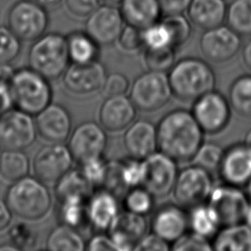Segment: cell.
Instances as JSON below:
<instances>
[{"label": "cell", "instance_id": "6da1fadb", "mask_svg": "<svg viewBox=\"0 0 251 251\" xmlns=\"http://www.w3.org/2000/svg\"><path fill=\"white\" fill-rule=\"evenodd\" d=\"M203 130L191 111L175 109L157 126L158 148L178 162H190L203 143Z\"/></svg>", "mask_w": 251, "mask_h": 251}, {"label": "cell", "instance_id": "7a4b0ae2", "mask_svg": "<svg viewBox=\"0 0 251 251\" xmlns=\"http://www.w3.org/2000/svg\"><path fill=\"white\" fill-rule=\"evenodd\" d=\"M173 95L185 102H193L213 90L216 75L208 63L198 58H184L172 67L168 74Z\"/></svg>", "mask_w": 251, "mask_h": 251}, {"label": "cell", "instance_id": "3957f363", "mask_svg": "<svg viewBox=\"0 0 251 251\" xmlns=\"http://www.w3.org/2000/svg\"><path fill=\"white\" fill-rule=\"evenodd\" d=\"M12 214L23 220H39L51 208V195L36 176H25L10 185L5 199Z\"/></svg>", "mask_w": 251, "mask_h": 251}, {"label": "cell", "instance_id": "277c9868", "mask_svg": "<svg viewBox=\"0 0 251 251\" xmlns=\"http://www.w3.org/2000/svg\"><path fill=\"white\" fill-rule=\"evenodd\" d=\"M45 76L31 68L14 72L10 82L13 105L29 115H37L51 103L52 89Z\"/></svg>", "mask_w": 251, "mask_h": 251}, {"label": "cell", "instance_id": "5b68a950", "mask_svg": "<svg viewBox=\"0 0 251 251\" xmlns=\"http://www.w3.org/2000/svg\"><path fill=\"white\" fill-rule=\"evenodd\" d=\"M67 36L50 32L35 39L28 51L29 68L47 79L61 76L69 66Z\"/></svg>", "mask_w": 251, "mask_h": 251}, {"label": "cell", "instance_id": "8992f818", "mask_svg": "<svg viewBox=\"0 0 251 251\" xmlns=\"http://www.w3.org/2000/svg\"><path fill=\"white\" fill-rule=\"evenodd\" d=\"M173 95L168 75L147 71L138 75L130 86L129 98L136 109L155 112L163 108Z\"/></svg>", "mask_w": 251, "mask_h": 251}, {"label": "cell", "instance_id": "52a82bcc", "mask_svg": "<svg viewBox=\"0 0 251 251\" xmlns=\"http://www.w3.org/2000/svg\"><path fill=\"white\" fill-rule=\"evenodd\" d=\"M213 189L211 173L192 164L178 172L173 195L181 207L192 208L204 203Z\"/></svg>", "mask_w": 251, "mask_h": 251}, {"label": "cell", "instance_id": "ba28073f", "mask_svg": "<svg viewBox=\"0 0 251 251\" xmlns=\"http://www.w3.org/2000/svg\"><path fill=\"white\" fill-rule=\"evenodd\" d=\"M48 24L45 8L31 0L16 2L8 13V26L21 40L34 41L44 34Z\"/></svg>", "mask_w": 251, "mask_h": 251}, {"label": "cell", "instance_id": "9c48e42d", "mask_svg": "<svg viewBox=\"0 0 251 251\" xmlns=\"http://www.w3.org/2000/svg\"><path fill=\"white\" fill-rule=\"evenodd\" d=\"M36 133L31 115L19 109L0 113V148L3 150L25 149L34 142Z\"/></svg>", "mask_w": 251, "mask_h": 251}, {"label": "cell", "instance_id": "30bf717a", "mask_svg": "<svg viewBox=\"0 0 251 251\" xmlns=\"http://www.w3.org/2000/svg\"><path fill=\"white\" fill-rule=\"evenodd\" d=\"M191 113L207 134H217L224 130L231 117L229 101L215 89L193 101Z\"/></svg>", "mask_w": 251, "mask_h": 251}, {"label": "cell", "instance_id": "8fae6325", "mask_svg": "<svg viewBox=\"0 0 251 251\" xmlns=\"http://www.w3.org/2000/svg\"><path fill=\"white\" fill-rule=\"evenodd\" d=\"M249 196L238 186L225 183L213 187L207 203L216 212L221 226L244 222Z\"/></svg>", "mask_w": 251, "mask_h": 251}, {"label": "cell", "instance_id": "7c38bea8", "mask_svg": "<svg viewBox=\"0 0 251 251\" xmlns=\"http://www.w3.org/2000/svg\"><path fill=\"white\" fill-rule=\"evenodd\" d=\"M142 186L154 197H165L173 191L178 171L176 161L163 152L155 151L145 159Z\"/></svg>", "mask_w": 251, "mask_h": 251}, {"label": "cell", "instance_id": "4fadbf2b", "mask_svg": "<svg viewBox=\"0 0 251 251\" xmlns=\"http://www.w3.org/2000/svg\"><path fill=\"white\" fill-rule=\"evenodd\" d=\"M74 157L63 142L41 147L33 158V172L44 183H56L72 169Z\"/></svg>", "mask_w": 251, "mask_h": 251}, {"label": "cell", "instance_id": "5bb4252c", "mask_svg": "<svg viewBox=\"0 0 251 251\" xmlns=\"http://www.w3.org/2000/svg\"><path fill=\"white\" fill-rule=\"evenodd\" d=\"M107 134L105 128L95 122L79 124L71 132L68 147L78 163L85 160L102 157L107 147Z\"/></svg>", "mask_w": 251, "mask_h": 251}, {"label": "cell", "instance_id": "9a60e30c", "mask_svg": "<svg viewBox=\"0 0 251 251\" xmlns=\"http://www.w3.org/2000/svg\"><path fill=\"white\" fill-rule=\"evenodd\" d=\"M240 46V34L224 25L205 29L199 41L202 54L214 63L229 61L237 54Z\"/></svg>", "mask_w": 251, "mask_h": 251}, {"label": "cell", "instance_id": "2e32d148", "mask_svg": "<svg viewBox=\"0 0 251 251\" xmlns=\"http://www.w3.org/2000/svg\"><path fill=\"white\" fill-rule=\"evenodd\" d=\"M124 18L120 11L111 4L98 6L87 18L85 32L99 45L107 46L116 43L124 28Z\"/></svg>", "mask_w": 251, "mask_h": 251}, {"label": "cell", "instance_id": "e0dca14e", "mask_svg": "<svg viewBox=\"0 0 251 251\" xmlns=\"http://www.w3.org/2000/svg\"><path fill=\"white\" fill-rule=\"evenodd\" d=\"M105 78V68L97 60L72 63L63 74L64 86L75 95H91L101 91Z\"/></svg>", "mask_w": 251, "mask_h": 251}, {"label": "cell", "instance_id": "ac0fdd59", "mask_svg": "<svg viewBox=\"0 0 251 251\" xmlns=\"http://www.w3.org/2000/svg\"><path fill=\"white\" fill-rule=\"evenodd\" d=\"M219 173L225 183L244 186L251 178V147L236 143L224 151Z\"/></svg>", "mask_w": 251, "mask_h": 251}, {"label": "cell", "instance_id": "d6986e66", "mask_svg": "<svg viewBox=\"0 0 251 251\" xmlns=\"http://www.w3.org/2000/svg\"><path fill=\"white\" fill-rule=\"evenodd\" d=\"M37 133L50 143L64 142L72 132V118L60 104L50 103L35 118Z\"/></svg>", "mask_w": 251, "mask_h": 251}, {"label": "cell", "instance_id": "ffe728a7", "mask_svg": "<svg viewBox=\"0 0 251 251\" xmlns=\"http://www.w3.org/2000/svg\"><path fill=\"white\" fill-rule=\"evenodd\" d=\"M108 230L119 251H131L146 234L147 221L144 215L125 211L117 215Z\"/></svg>", "mask_w": 251, "mask_h": 251}, {"label": "cell", "instance_id": "44dd1931", "mask_svg": "<svg viewBox=\"0 0 251 251\" xmlns=\"http://www.w3.org/2000/svg\"><path fill=\"white\" fill-rule=\"evenodd\" d=\"M123 141L129 157L143 160L158 148L157 126L147 120L133 121L126 127Z\"/></svg>", "mask_w": 251, "mask_h": 251}, {"label": "cell", "instance_id": "7402d4cb", "mask_svg": "<svg viewBox=\"0 0 251 251\" xmlns=\"http://www.w3.org/2000/svg\"><path fill=\"white\" fill-rule=\"evenodd\" d=\"M135 116L136 107L126 94L106 97L98 114L100 125L112 132L126 128L134 121Z\"/></svg>", "mask_w": 251, "mask_h": 251}, {"label": "cell", "instance_id": "603a6c76", "mask_svg": "<svg viewBox=\"0 0 251 251\" xmlns=\"http://www.w3.org/2000/svg\"><path fill=\"white\" fill-rule=\"evenodd\" d=\"M188 218L181 206L168 204L159 208L153 215V232L168 242H174L185 233Z\"/></svg>", "mask_w": 251, "mask_h": 251}, {"label": "cell", "instance_id": "cb8c5ba5", "mask_svg": "<svg viewBox=\"0 0 251 251\" xmlns=\"http://www.w3.org/2000/svg\"><path fill=\"white\" fill-rule=\"evenodd\" d=\"M119 213L117 198L113 192L108 189L98 190L87 199V221L98 230L108 229Z\"/></svg>", "mask_w": 251, "mask_h": 251}, {"label": "cell", "instance_id": "d4e9b609", "mask_svg": "<svg viewBox=\"0 0 251 251\" xmlns=\"http://www.w3.org/2000/svg\"><path fill=\"white\" fill-rule=\"evenodd\" d=\"M120 11L126 25L143 29L162 18L159 0H121Z\"/></svg>", "mask_w": 251, "mask_h": 251}, {"label": "cell", "instance_id": "484cf974", "mask_svg": "<svg viewBox=\"0 0 251 251\" xmlns=\"http://www.w3.org/2000/svg\"><path fill=\"white\" fill-rule=\"evenodd\" d=\"M227 6L225 0H190L186 9L190 23L208 29L223 25Z\"/></svg>", "mask_w": 251, "mask_h": 251}, {"label": "cell", "instance_id": "4316f807", "mask_svg": "<svg viewBox=\"0 0 251 251\" xmlns=\"http://www.w3.org/2000/svg\"><path fill=\"white\" fill-rule=\"evenodd\" d=\"M212 246L218 251H251V227L245 223L225 226Z\"/></svg>", "mask_w": 251, "mask_h": 251}, {"label": "cell", "instance_id": "83f0119b", "mask_svg": "<svg viewBox=\"0 0 251 251\" xmlns=\"http://www.w3.org/2000/svg\"><path fill=\"white\" fill-rule=\"evenodd\" d=\"M46 249L51 251H83L86 249L81 234L74 226L60 224L48 234Z\"/></svg>", "mask_w": 251, "mask_h": 251}, {"label": "cell", "instance_id": "f1b7e54d", "mask_svg": "<svg viewBox=\"0 0 251 251\" xmlns=\"http://www.w3.org/2000/svg\"><path fill=\"white\" fill-rule=\"evenodd\" d=\"M29 171V161L22 150H3L0 154V177L14 182L25 176Z\"/></svg>", "mask_w": 251, "mask_h": 251}, {"label": "cell", "instance_id": "f546056e", "mask_svg": "<svg viewBox=\"0 0 251 251\" xmlns=\"http://www.w3.org/2000/svg\"><path fill=\"white\" fill-rule=\"evenodd\" d=\"M92 187L79 169H71L56 182L55 193L58 199L69 196H80L88 199L92 194Z\"/></svg>", "mask_w": 251, "mask_h": 251}, {"label": "cell", "instance_id": "4dcf8cb0", "mask_svg": "<svg viewBox=\"0 0 251 251\" xmlns=\"http://www.w3.org/2000/svg\"><path fill=\"white\" fill-rule=\"evenodd\" d=\"M70 61L73 63H88L96 60L98 44L85 32L75 31L67 36Z\"/></svg>", "mask_w": 251, "mask_h": 251}, {"label": "cell", "instance_id": "1f68e13d", "mask_svg": "<svg viewBox=\"0 0 251 251\" xmlns=\"http://www.w3.org/2000/svg\"><path fill=\"white\" fill-rule=\"evenodd\" d=\"M190 209L188 224L194 232L208 238L219 231V227L222 226L221 223L216 212L208 203H202Z\"/></svg>", "mask_w": 251, "mask_h": 251}, {"label": "cell", "instance_id": "d6a6232c", "mask_svg": "<svg viewBox=\"0 0 251 251\" xmlns=\"http://www.w3.org/2000/svg\"><path fill=\"white\" fill-rule=\"evenodd\" d=\"M230 107L241 117L251 119V75L236 77L229 86Z\"/></svg>", "mask_w": 251, "mask_h": 251}, {"label": "cell", "instance_id": "836d02e7", "mask_svg": "<svg viewBox=\"0 0 251 251\" xmlns=\"http://www.w3.org/2000/svg\"><path fill=\"white\" fill-rule=\"evenodd\" d=\"M58 217L61 224L77 228L85 220L87 199L80 196H69L58 199Z\"/></svg>", "mask_w": 251, "mask_h": 251}, {"label": "cell", "instance_id": "e575fe53", "mask_svg": "<svg viewBox=\"0 0 251 251\" xmlns=\"http://www.w3.org/2000/svg\"><path fill=\"white\" fill-rule=\"evenodd\" d=\"M227 25L240 35L251 34V0H233L226 10Z\"/></svg>", "mask_w": 251, "mask_h": 251}, {"label": "cell", "instance_id": "d590c367", "mask_svg": "<svg viewBox=\"0 0 251 251\" xmlns=\"http://www.w3.org/2000/svg\"><path fill=\"white\" fill-rule=\"evenodd\" d=\"M142 63L147 71L167 72L176 63V49L168 46L163 48H144Z\"/></svg>", "mask_w": 251, "mask_h": 251}, {"label": "cell", "instance_id": "8d00e7d4", "mask_svg": "<svg viewBox=\"0 0 251 251\" xmlns=\"http://www.w3.org/2000/svg\"><path fill=\"white\" fill-rule=\"evenodd\" d=\"M161 22L169 29L173 48L176 49L188 40L191 34V25L182 13L165 15L161 18Z\"/></svg>", "mask_w": 251, "mask_h": 251}, {"label": "cell", "instance_id": "74e56055", "mask_svg": "<svg viewBox=\"0 0 251 251\" xmlns=\"http://www.w3.org/2000/svg\"><path fill=\"white\" fill-rule=\"evenodd\" d=\"M224 151L223 147L217 143L205 142L200 145L190 162L212 173L219 170Z\"/></svg>", "mask_w": 251, "mask_h": 251}, {"label": "cell", "instance_id": "f35d334b", "mask_svg": "<svg viewBox=\"0 0 251 251\" xmlns=\"http://www.w3.org/2000/svg\"><path fill=\"white\" fill-rule=\"evenodd\" d=\"M154 196L142 185L129 188L124 198V206L126 211L146 215L153 207Z\"/></svg>", "mask_w": 251, "mask_h": 251}, {"label": "cell", "instance_id": "ab89813d", "mask_svg": "<svg viewBox=\"0 0 251 251\" xmlns=\"http://www.w3.org/2000/svg\"><path fill=\"white\" fill-rule=\"evenodd\" d=\"M120 180L125 188H132L142 185L144 177L143 160L130 157L125 162H120Z\"/></svg>", "mask_w": 251, "mask_h": 251}, {"label": "cell", "instance_id": "60d3db41", "mask_svg": "<svg viewBox=\"0 0 251 251\" xmlns=\"http://www.w3.org/2000/svg\"><path fill=\"white\" fill-rule=\"evenodd\" d=\"M9 239L18 250L31 249L37 241L36 231L25 222L15 223L9 229Z\"/></svg>", "mask_w": 251, "mask_h": 251}, {"label": "cell", "instance_id": "b9f144b4", "mask_svg": "<svg viewBox=\"0 0 251 251\" xmlns=\"http://www.w3.org/2000/svg\"><path fill=\"white\" fill-rule=\"evenodd\" d=\"M79 164L81 174L92 186L104 185L108 173V162L102 157H96L85 160Z\"/></svg>", "mask_w": 251, "mask_h": 251}, {"label": "cell", "instance_id": "7bdbcfd3", "mask_svg": "<svg viewBox=\"0 0 251 251\" xmlns=\"http://www.w3.org/2000/svg\"><path fill=\"white\" fill-rule=\"evenodd\" d=\"M145 48L172 47V38L167 26L160 21L142 29Z\"/></svg>", "mask_w": 251, "mask_h": 251}, {"label": "cell", "instance_id": "ee69618b", "mask_svg": "<svg viewBox=\"0 0 251 251\" xmlns=\"http://www.w3.org/2000/svg\"><path fill=\"white\" fill-rule=\"evenodd\" d=\"M21 51V39L9 26L0 25V64H9Z\"/></svg>", "mask_w": 251, "mask_h": 251}, {"label": "cell", "instance_id": "f6af8a7d", "mask_svg": "<svg viewBox=\"0 0 251 251\" xmlns=\"http://www.w3.org/2000/svg\"><path fill=\"white\" fill-rule=\"evenodd\" d=\"M116 44L121 51L128 54L143 50L145 46L142 37V29L129 25H125L116 41Z\"/></svg>", "mask_w": 251, "mask_h": 251}, {"label": "cell", "instance_id": "bcb514c9", "mask_svg": "<svg viewBox=\"0 0 251 251\" xmlns=\"http://www.w3.org/2000/svg\"><path fill=\"white\" fill-rule=\"evenodd\" d=\"M171 249L174 251H211L213 246L207 237L192 231L191 233H183L175 240Z\"/></svg>", "mask_w": 251, "mask_h": 251}, {"label": "cell", "instance_id": "7dc6e473", "mask_svg": "<svg viewBox=\"0 0 251 251\" xmlns=\"http://www.w3.org/2000/svg\"><path fill=\"white\" fill-rule=\"evenodd\" d=\"M129 88L128 78L121 73H113L106 75L105 81L101 88V93L105 97L124 95Z\"/></svg>", "mask_w": 251, "mask_h": 251}, {"label": "cell", "instance_id": "c3c4849f", "mask_svg": "<svg viewBox=\"0 0 251 251\" xmlns=\"http://www.w3.org/2000/svg\"><path fill=\"white\" fill-rule=\"evenodd\" d=\"M68 12L76 18H88L99 6V0H65Z\"/></svg>", "mask_w": 251, "mask_h": 251}, {"label": "cell", "instance_id": "681fc988", "mask_svg": "<svg viewBox=\"0 0 251 251\" xmlns=\"http://www.w3.org/2000/svg\"><path fill=\"white\" fill-rule=\"evenodd\" d=\"M170 242L166 241L155 232L145 234L135 245L133 250L137 251H168L171 249Z\"/></svg>", "mask_w": 251, "mask_h": 251}, {"label": "cell", "instance_id": "f907efd6", "mask_svg": "<svg viewBox=\"0 0 251 251\" xmlns=\"http://www.w3.org/2000/svg\"><path fill=\"white\" fill-rule=\"evenodd\" d=\"M86 249L90 251H119L112 237L103 233L93 235L87 242Z\"/></svg>", "mask_w": 251, "mask_h": 251}, {"label": "cell", "instance_id": "816d5d0a", "mask_svg": "<svg viewBox=\"0 0 251 251\" xmlns=\"http://www.w3.org/2000/svg\"><path fill=\"white\" fill-rule=\"evenodd\" d=\"M162 13L168 14H180L186 11L190 0H159Z\"/></svg>", "mask_w": 251, "mask_h": 251}, {"label": "cell", "instance_id": "f5cc1de1", "mask_svg": "<svg viewBox=\"0 0 251 251\" xmlns=\"http://www.w3.org/2000/svg\"><path fill=\"white\" fill-rule=\"evenodd\" d=\"M12 219V212L6 201L0 200V230L7 227Z\"/></svg>", "mask_w": 251, "mask_h": 251}, {"label": "cell", "instance_id": "db71d44e", "mask_svg": "<svg viewBox=\"0 0 251 251\" xmlns=\"http://www.w3.org/2000/svg\"><path fill=\"white\" fill-rule=\"evenodd\" d=\"M242 60L245 66L251 70V39L247 41L242 50Z\"/></svg>", "mask_w": 251, "mask_h": 251}, {"label": "cell", "instance_id": "11a10c76", "mask_svg": "<svg viewBox=\"0 0 251 251\" xmlns=\"http://www.w3.org/2000/svg\"><path fill=\"white\" fill-rule=\"evenodd\" d=\"M41 6H43L44 8L45 7H52V6H55L57 4H59L62 0H31Z\"/></svg>", "mask_w": 251, "mask_h": 251}, {"label": "cell", "instance_id": "9f6ffc18", "mask_svg": "<svg viewBox=\"0 0 251 251\" xmlns=\"http://www.w3.org/2000/svg\"><path fill=\"white\" fill-rule=\"evenodd\" d=\"M244 222H245L246 225H248L251 227V198L249 200V204H248L247 211H246V214H245Z\"/></svg>", "mask_w": 251, "mask_h": 251}, {"label": "cell", "instance_id": "6f0895ef", "mask_svg": "<svg viewBox=\"0 0 251 251\" xmlns=\"http://www.w3.org/2000/svg\"><path fill=\"white\" fill-rule=\"evenodd\" d=\"M6 250H9V251H16L18 250L13 244L9 243V244H6V245H1L0 246V251H6Z\"/></svg>", "mask_w": 251, "mask_h": 251}, {"label": "cell", "instance_id": "680465c9", "mask_svg": "<svg viewBox=\"0 0 251 251\" xmlns=\"http://www.w3.org/2000/svg\"><path fill=\"white\" fill-rule=\"evenodd\" d=\"M244 143L249 145L251 147V128L246 132L245 138H244Z\"/></svg>", "mask_w": 251, "mask_h": 251}, {"label": "cell", "instance_id": "91938a15", "mask_svg": "<svg viewBox=\"0 0 251 251\" xmlns=\"http://www.w3.org/2000/svg\"><path fill=\"white\" fill-rule=\"evenodd\" d=\"M245 186H246V193L249 196V198H251V178H250V180L247 182V184Z\"/></svg>", "mask_w": 251, "mask_h": 251}, {"label": "cell", "instance_id": "94428289", "mask_svg": "<svg viewBox=\"0 0 251 251\" xmlns=\"http://www.w3.org/2000/svg\"><path fill=\"white\" fill-rule=\"evenodd\" d=\"M103 2H105V4H111V5H115V4H120L121 0H102Z\"/></svg>", "mask_w": 251, "mask_h": 251}]
</instances>
